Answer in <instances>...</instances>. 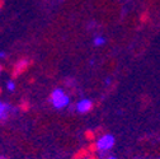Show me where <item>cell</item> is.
<instances>
[{
	"instance_id": "7c38bea8",
	"label": "cell",
	"mask_w": 160,
	"mask_h": 159,
	"mask_svg": "<svg viewBox=\"0 0 160 159\" xmlns=\"http://www.w3.org/2000/svg\"><path fill=\"white\" fill-rule=\"evenodd\" d=\"M88 159H98V156H95L94 154H92V155H89V156H88Z\"/></svg>"
},
{
	"instance_id": "5bb4252c",
	"label": "cell",
	"mask_w": 160,
	"mask_h": 159,
	"mask_svg": "<svg viewBox=\"0 0 160 159\" xmlns=\"http://www.w3.org/2000/svg\"><path fill=\"white\" fill-rule=\"evenodd\" d=\"M0 57H5V52H0Z\"/></svg>"
},
{
	"instance_id": "6da1fadb",
	"label": "cell",
	"mask_w": 160,
	"mask_h": 159,
	"mask_svg": "<svg viewBox=\"0 0 160 159\" xmlns=\"http://www.w3.org/2000/svg\"><path fill=\"white\" fill-rule=\"evenodd\" d=\"M51 99H52V103L56 108H62V107L68 106V103H69V97L65 95L61 89H55L51 94Z\"/></svg>"
},
{
	"instance_id": "e0dca14e",
	"label": "cell",
	"mask_w": 160,
	"mask_h": 159,
	"mask_svg": "<svg viewBox=\"0 0 160 159\" xmlns=\"http://www.w3.org/2000/svg\"><path fill=\"white\" fill-rule=\"evenodd\" d=\"M0 93H2V88H0Z\"/></svg>"
},
{
	"instance_id": "8992f818",
	"label": "cell",
	"mask_w": 160,
	"mask_h": 159,
	"mask_svg": "<svg viewBox=\"0 0 160 159\" xmlns=\"http://www.w3.org/2000/svg\"><path fill=\"white\" fill-rule=\"evenodd\" d=\"M8 110H9V106H8V105L0 102V120H2V118H5V117H7V112H8Z\"/></svg>"
},
{
	"instance_id": "2e32d148",
	"label": "cell",
	"mask_w": 160,
	"mask_h": 159,
	"mask_svg": "<svg viewBox=\"0 0 160 159\" xmlns=\"http://www.w3.org/2000/svg\"><path fill=\"white\" fill-rule=\"evenodd\" d=\"M108 159H116V158H113V156H111V158H108Z\"/></svg>"
},
{
	"instance_id": "3957f363",
	"label": "cell",
	"mask_w": 160,
	"mask_h": 159,
	"mask_svg": "<svg viewBox=\"0 0 160 159\" xmlns=\"http://www.w3.org/2000/svg\"><path fill=\"white\" fill-rule=\"evenodd\" d=\"M28 66H29V61H28V60H26V59H22V60H19V61L14 65V68H13V73H12L13 78H17V76H19V75H22V74L28 69Z\"/></svg>"
},
{
	"instance_id": "8fae6325",
	"label": "cell",
	"mask_w": 160,
	"mask_h": 159,
	"mask_svg": "<svg viewBox=\"0 0 160 159\" xmlns=\"http://www.w3.org/2000/svg\"><path fill=\"white\" fill-rule=\"evenodd\" d=\"M7 85H8V89H9V90H14V83H13V82H8Z\"/></svg>"
},
{
	"instance_id": "30bf717a",
	"label": "cell",
	"mask_w": 160,
	"mask_h": 159,
	"mask_svg": "<svg viewBox=\"0 0 160 159\" xmlns=\"http://www.w3.org/2000/svg\"><path fill=\"white\" fill-rule=\"evenodd\" d=\"M21 108H22L23 111H27V110L29 108V106H28V103H27V102H24V103H22V105H21Z\"/></svg>"
},
{
	"instance_id": "5b68a950",
	"label": "cell",
	"mask_w": 160,
	"mask_h": 159,
	"mask_svg": "<svg viewBox=\"0 0 160 159\" xmlns=\"http://www.w3.org/2000/svg\"><path fill=\"white\" fill-rule=\"evenodd\" d=\"M87 156H89L88 155V149H80L79 151H76L75 154H74V159H84V158H87Z\"/></svg>"
},
{
	"instance_id": "9a60e30c",
	"label": "cell",
	"mask_w": 160,
	"mask_h": 159,
	"mask_svg": "<svg viewBox=\"0 0 160 159\" xmlns=\"http://www.w3.org/2000/svg\"><path fill=\"white\" fill-rule=\"evenodd\" d=\"M2 70H3V68H2V65H0V73H2Z\"/></svg>"
},
{
	"instance_id": "7a4b0ae2",
	"label": "cell",
	"mask_w": 160,
	"mask_h": 159,
	"mask_svg": "<svg viewBox=\"0 0 160 159\" xmlns=\"http://www.w3.org/2000/svg\"><path fill=\"white\" fill-rule=\"evenodd\" d=\"M97 144H98L99 150H103V151L104 150H108L114 144V137L112 135H104V136H102L101 139H99Z\"/></svg>"
},
{
	"instance_id": "ba28073f",
	"label": "cell",
	"mask_w": 160,
	"mask_h": 159,
	"mask_svg": "<svg viewBox=\"0 0 160 159\" xmlns=\"http://www.w3.org/2000/svg\"><path fill=\"white\" fill-rule=\"evenodd\" d=\"M97 150H99V148H98V144L90 143V145L88 146V151H90V153H95Z\"/></svg>"
},
{
	"instance_id": "9c48e42d",
	"label": "cell",
	"mask_w": 160,
	"mask_h": 159,
	"mask_svg": "<svg viewBox=\"0 0 160 159\" xmlns=\"http://www.w3.org/2000/svg\"><path fill=\"white\" fill-rule=\"evenodd\" d=\"M94 44H95V45H102V44H104V38H103V37H97V38L94 39Z\"/></svg>"
},
{
	"instance_id": "4fadbf2b",
	"label": "cell",
	"mask_w": 160,
	"mask_h": 159,
	"mask_svg": "<svg viewBox=\"0 0 160 159\" xmlns=\"http://www.w3.org/2000/svg\"><path fill=\"white\" fill-rule=\"evenodd\" d=\"M3 5H4V2H3V0H0V9L3 8Z\"/></svg>"
},
{
	"instance_id": "52a82bcc",
	"label": "cell",
	"mask_w": 160,
	"mask_h": 159,
	"mask_svg": "<svg viewBox=\"0 0 160 159\" xmlns=\"http://www.w3.org/2000/svg\"><path fill=\"white\" fill-rule=\"evenodd\" d=\"M84 135H85V137L88 139L89 141H93V140H94V137H95V136H94L93 130H87V131L84 132Z\"/></svg>"
},
{
	"instance_id": "277c9868",
	"label": "cell",
	"mask_w": 160,
	"mask_h": 159,
	"mask_svg": "<svg viewBox=\"0 0 160 159\" xmlns=\"http://www.w3.org/2000/svg\"><path fill=\"white\" fill-rule=\"evenodd\" d=\"M76 108H78V111L80 113H87L93 108V103L89 101V99H83V101H80L78 103Z\"/></svg>"
}]
</instances>
